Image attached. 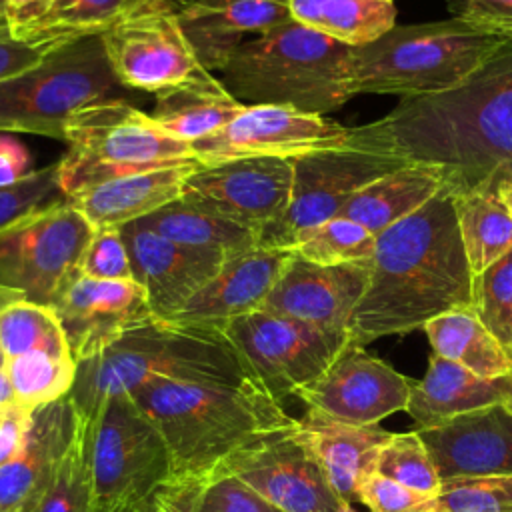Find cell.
<instances>
[{
  "label": "cell",
  "mask_w": 512,
  "mask_h": 512,
  "mask_svg": "<svg viewBox=\"0 0 512 512\" xmlns=\"http://www.w3.org/2000/svg\"><path fill=\"white\" fill-rule=\"evenodd\" d=\"M132 276L146 290L156 318L170 320L228 260L176 244L136 222L120 228Z\"/></svg>",
  "instance_id": "ffe728a7"
},
{
  "label": "cell",
  "mask_w": 512,
  "mask_h": 512,
  "mask_svg": "<svg viewBox=\"0 0 512 512\" xmlns=\"http://www.w3.org/2000/svg\"><path fill=\"white\" fill-rule=\"evenodd\" d=\"M290 14L352 48L374 42L396 26L394 0H290Z\"/></svg>",
  "instance_id": "1f68e13d"
},
{
  "label": "cell",
  "mask_w": 512,
  "mask_h": 512,
  "mask_svg": "<svg viewBox=\"0 0 512 512\" xmlns=\"http://www.w3.org/2000/svg\"><path fill=\"white\" fill-rule=\"evenodd\" d=\"M74 406L68 396L38 408L20 454L0 468V512H36L72 438Z\"/></svg>",
  "instance_id": "cb8c5ba5"
},
{
  "label": "cell",
  "mask_w": 512,
  "mask_h": 512,
  "mask_svg": "<svg viewBox=\"0 0 512 512\" xmlns=\"http://www.w3.org/2000/svg\"><path fill=\"white\" fill-rule=\"evenodd\" d=\"M206 478H170L154 496L148 512H196Z\"/></svg>",
  "instance_id": "c3c4849f"
},
{
  "label": "cell",
  "mask_w": 512,
  "mask_h": 512,
  "mask_svg": "<svg viewBox=\"0 0 512 512\" xmlns=\"http://www.w3.org/2000/svg\"><path fill=\"white\" fill-rule=\"evenodd\" d=\"M162 434L172 478H208L234 452L296 418L256 382L164 380L130 394Z\"/></svg>",
  "instance_id": "3957f363"
},
{
  "label": "cell",
  "mask_w": 512,
  "mask_h": 512,
  "mask_svg": "<svg viewBox=\"0 0 512 512\" xmlns=\"http://www.w3.org/2000/svg\"><path fill=\"white\" fill-rule=\"evenodd\" d=\"M0 350L6 360L26 352L72 356L56 312L26 298L10 302L0 314Z\"/></svg>",
  "instance_id": "e575fe53"
},
{
  "label": "cell",
  "mask_w": 512,
  "mask_h": 512,
  "mask_svg": "<svg viewBox=\"0 0 512 512\" xmlns=\"http://www.w3.org/2000/svg\"><path fill=\"white\" fill-rule=\"evenodd\" d=\"M448 8L456 18L512 40V0H448Z\"/></svg>",
  "instance_id": "7dc6e473"
},
{
  "label": "cell",
  "mask_w": 512,
  "mask_h": 512,
  "mask_svg": "<svg viewBox=\"0 0 512 512\" xmlns=\"http://www.w3.org/2000/svg\"><path fill=\"white\" fill-rule=\"evenodd\" d=\"M58 194H62L58 162L46 168H36L20 182L0 186V232L28 214L56 202Z\"/></svg>",
  "instance_id": "b9f144b4"
},
{
  "label": "cell",
  "mask_w": 512,
  "mask_h": 512,
  "mask_svg": "<svg viewBox=\"0 0 512 512\" xmlns=\"http://www.w3.org/2000/svg\"><path fill=\"white\" fill-rule=\"evenodd\" d=\"M18 404L16 402V394H14V388H12V382H10V376L6 372V366L0 368V412Z\"/></svg>",
  "instance_id": "816d5d0a"
},
{
  "label": "cell",
  "mask_w": 512,
  "mask_h": 512,
  "mask_svg": "<svg viewBox=\"0 0 512 512\" xmlns=\"http://www.w3.org/2000/svg\"><path fill=\"white\" fill-rule=\"evenodd\" d=\"M118 86L102 34L80 36L0 82V132L64 140L68 118L88 104L112 98Z\"/></svg>",
  "instance_id": "ba28073f"
},
{
  "label": "cell",
  "mask_w": 512,
  "mask_h": 512,
  "mask_svg": "<svg viewBox=\"0 0 512 512\" xmlns=\"http://www.w3.org/2000/svg\"><path fill=\"white\" fill-rule=\"evenodd\" d=\"M140 0H40L10 16L16 34L88 36L102 34Z\"/></svg>",
  "instance_id": "836d02e7"
},
{
  "label": "cell",
  "mask_w": 512,
  "mask_h": 512,
  "mask_svg": "<svg viewBox=\"0 0 512 512\" xmlns=\"http://www.w3.org/2000/svg\"><path fill=\"white\" fill-rule=\"evenodd\" d=\"M430 512H512V476H458L442 480Z\"/></svg>",
  "instance_id": "60d3db41"
},
{
  "label": "cell",
  "mask_w": 512,
  "mask_h": 512,
  "mask_svg": "<svg viewBox=\"0 0 512 512\" xmlns=\"http://www.w3.org/2000/svg\"><path fill=\"white\" fill-rule=\"evenodd\" d=\"M34 412L22 404H14L0 412V468L20 454Z\"/></svg>",
  "instance_id": "681fc988"
},
{
  "label": "cell",
  "mask_w": 512,
  "mask_h": 512,
  "mask_svg": "<svg viewBox=\"0 0 512 512\" xmlns=\"http://www.w3.org/2000/svg\"><path fill=\"white\" fill-rule=\"evenodd\" d=\"M20 298H24V296L18 294V292H14V290H10V288L0 286V314H2V310H4L10 302L20 300ZM4 364H6V358H4V354H2V350H0V368H4Z\"/></svg>",
  "instance_id": "f5cc1de1"
},
{
  "label": "cell",
  "mask_w": 512,
  "mask_h": 512,
  "mask_svg": "<svg viewBox=\"0 0 512 512\" xmlns=\"http://www.w3.org/2000/svg\"><path fill=\"white\" fill-rule=\"evenodd\" d=\"M296 422L252 440L222 462L212 476L238 478L282 512H338L342 500L298 436Z\"/></svg>",
  "instance_id": "5bb4252c"
},
{
  "label": "cell",
  "mask_w": 512,
  "mask_h": 512,
  "mask_svg": "<svg viewBox=\"0 0 512 512\" xmlns=\"http://www.w3.org/2000/svg\"><path fill=\"white\" fill-rule=\"evenodd\" d=\"M36 2H40V0H8V14H14V12L22 10V8H28V6H32Z\"/></svg>",
  "instance_id": "9f6ffc18"
},
{
  "label": "cell",
  "mask_w": 512,
  "mask_h": 512,
  "mask_svg": "<svg viewBox=\"0 0 512 512\" xmlns=\"http://www.w3.org/2000/svg\"><path fill=\"white\" fill-rule=\"evenodd\" d=\"M430 498L378 472L368 474L358 490L368 512H430Z\"/></svg>",
  "instance_id": "bcb514c9"
},
{
  "label": "cell",
  "mask_w": 512,
  "mask_h": 512,
  "mask_svg": "<svg viewBox=\"0 0 512 512\" xmlns=\"http://www.w3.org/2000/svg\"><path fill=\"white\" fill-rule=\"evenodd\" d=\"M294 168L288 158H236L198 164L184 182L182 200L226 220L264 230L284 216Z\"/></svg>",
  "instance_id": "2e32d148"
},
{
  "label": "cell",
  "mask_w": 512,
  "mask_h": 512,
  "mask_svg": "<svg viewBox=\"0 0 512 512\" xmlns=\"http://www.w3.org/2000/svg\"><path fill=\"white\" fill-rule=\"evenodd\" d=\"M508 40L462 18L396 24L352 48L350 86L356 94L434 96L462 86Z\"/></svg>",
  "instance_id": "8992f818"
},
{
  "label": "cell",
  "mask_w": 512,
  "mask_h": 512,
  "mask_svg": "<svg viewBox=\"0 0 512 512\" xmlns=\"http://www.w3.org/2000/svg\"><path fill=\"white\" fill-rule=\"evenodd\" d=\"M94 228L64 198L0 232V286L46 304L78 270Z\"/></svg>",
  "instance_id": "7c38bea8"
},
{
  "label": "cell",
  "mask_w": 512,
  "mask_h": 512,
  "mask_svg": "<svg viewBox=\"0 0 512 512\" xmlns=\"http://www.w3.org/2000/svg\"><path fill=\"white\" fill-rule=\"evenodd\" d=\"M200 162L164 166L86 188L66 198L92 228H122L178 200Z\"/></svg>",
  "instance_id": "484cf974"
},
{
  "label": "cell",
  "mask_w": 512,
  "mask_h": 512,
  "mask_svg": "<svg viewBox=\"0 0 512 512\" xmlns=\"http://www.w3.org/2000/svg\"><path fill=\"white\" fill-rule=\"evenodd\" d=\"M416 432L428 446L442 480L512 476V412L504 404H492Z\"/></svg>",
  "instance_id": "7402d4cb"
},
{
  "label": "cell",
  "mask_w": 512,
  "mask_h": 512,
  "mask_svg": "<svg viewBox=\"0 0 512 512\" xmlns=\"http://www.w3.org/2000/svg\"><path fill=\"white\" fill-rule=\"evenodd\" d=\"M250 376L276 400L322 376L350 342L348 332L324 330L264 308L222 328Z\"/></svg>",
  "instance_id": "30bf717a"
},
{
  "label": "cell",
  "mask_w": 512,
  "mask_h": 512,
  "mask_svg": "<svg viewBox=\"0 0 512 512\" xmlns=\"http://www.w3.org/2000/svg\"><path fill=\"white\" fill-rule=\"evenodd\" d=\"M472 280L454 192L444 186L420 210L376 234L368 286L348 322L350 342L366 346L472 306Z\"/></svg>",
  "instance_id": "7a4b0ae2"
},
{
  "label": "cell",
  "mask_w": 512,
  "mask_h": 512,
  "mask_svg": "<svg viewBox=\"0 0 512 512\" xmlns=\"http://www.w3.org/2000/svg\"><path fill=\"white\" fill-rule=\"evenodd\" d=\"M352 46L288 20L244 42L214 74L242 104H282L320 114L354 96Z\"/></svg>",
  "instance_id": "5b68a950"
},
{
  "label": "cell",
  "mask_w": 512,
  "mask_h": 512,
  "mask_svg": "<svg viewBox=\"0 0 512 512\" xmlns=\"http://www.w3.org/2000/svg\"><path fill=\"white\" fill-rule=\"evenodd\" d=\"M492 404H502V378H482L432 352L426 374L412 380L406 412L414 430H426Z\"/></svg>",
  "instance_id": "4316f807"
},
{
  "label": "cell",
  "mask_w": 512,
  "mask_h": 512,
  "mask_svg": "<svg viewBox=\"0 0 512 512\" xmlns=\"http://www.w3.org/2000/svg\"><path fill=\"white\" fill-rule=\"evenodd\" d=\"M346 148L434 164L456 194L496 192L512 180V40L456 90L404 98L350 128Z\"/></svg>",
  "instance_id": "6da1fadb"
},
{
  "label": "cell",
  "mask_w": 512,
  "mask_h": 512,
  "mask_svg": "<svg viewBox=\"0 0 512 512\" xmlns=\"http://www.w3.org/2000/svg\"><path fill=\"white\" fill-rule=\"evenodd\" d=\"M434 354L448 358L482 378H502L512 368V356L486 328L472 306L448 310L422 328Z\"/></svg>",
  "instance_id": "4dcf8cb0"
},
{
  "label": "cell",
  "mask_w": 512,
  "mask_h": 512,
  "mask_svg": "<svg viewBox=\"0 0 512 512\" xmlns=\"http://www.w3.org/2000/svg\"><path fill=\"white\" fill-rule=\"evenodd\" d=\"M454 208L460 240L474 276L512 250V214L498 192H454Z\"/></svg>",
  "instance_id": "d6a6232c"
},
{
  "label": "cell",
  "mask_w": 512,
  "mask_h": 512,
  "mask_svg": "<svg viewBox=\"0 0 512 512\" xmlns=\"http://www.w3.org/2000/svg\"><path fill=\"white\" fill-rule=\"evenodd\" d=\"M502 404L512 412V368L502 376Z\"/></svg>",
  "instance_id": "db71d44e"
},
{
  "label": "cell",
  "mask_w": 512,
  "mask_h": 512,
  "mask_svg": "<svg viewBox=\"0 0 512 512\" xmlns=\"http://www.w3.org/2000/svg\"><path fill=\"white\" fill-rule=\"evenodd\" d=\"M172 478L168 446L132 396H114L94 424L86 512H148Z\"/></svg>",
  "instance_id": "9c48e42d"
},
{
  "label": "cell",
  "mask_w": 512,
  "mask_h": 512,
  "mask_svg": "<svg viewBox=\"0 0 512 512\" xmlns=\"http://www.w3.org/2000/svg\"><path fill=\"white\" fill-rule=\"evenodd\" d=\"M374 246L376 236L368 228L346 216H334L314 228L304 230L294 240L292 250L304 260L324 266H338L370 262Z\"/></svg>",
  "instance_id": "74e56055"
},
{
  "label": "cell",
  "mask_w": 512,
  "mask_h": 512,
  "mask_svg": "<svg viewBox=\"0 0 512 512\" xmlns=\"http://www.w3.org/2000/svg\"><path fill=\"white\" fill-rule=\"evenodd\" d=\"M374 472L426 496H434L442 484L434 458L416 430L392 432L376 456Z\"/></svg>",
  "instance_id": "f35d334b"
},
{
  "label": "cell",
  "mask_w": 512,
  "mask_h": 512,
  "mask_svg": "<svg viewBox=\"0 0 512 512\" xmlns=\"http://www.w3.org/2000/svg\"><path fill=\"white\" fill-rule=\"evenodd\" d=\"M246 104L236 100L216 74L156 96L152 120L182 142H196L224 128Z\"/></svg>",
  "instance_id": "f1b7e54d"
},
{
  "label": "cell",
  "mask_w": 512,
  "mask_h": 512,
  "mask_svg": "<svg viewBox=\"0 0 512 512\" xmlns=\"http://www.w3.org/2000/svg\"><path fill=\"white\" fill-rule=\"evenodd\" d=\"M196 512H282L234 476H210L198 496Z\"/></svg>",
  "instance_id": "f6af8a7d"
},
{
  "label": "cell",
  "mask_w": 512,
  "mask_h": 512,
  "mask_svg": "<svg viewBox=\"0 0 512 512\" xmlns=\"http://www.w3.org/2000/svg\"><path fill=\"white\" fill-rule=\"evenodd\" d=\"M404 164L406 160L396 156L354 148L322 150L294 158L288 210L260 232V246L292 248L304 230L338 216L358 190Z\"/></svg>",
  "instance_id": "4fadbf2b"
},
{
  "label": "cell",
  "mask_w": 512,
  "mask_h": 512,
  "mask_svg": "<svg viewBox=\"0 0 512 512\" xmlns=\"http://www.w3.org/2000/svg\"><path fill=\"white\" fill-rule=\"evenodd\" d=\"M472 308L512 356V250L474 276Z\"/></svg>",
  "instance_id": "ab89813d"
},
{
  "label": "cell",
  "mask_w": 512,
  "mask_h": 512,
  "mask_svg": "<svg viewBox=\"0 0 512 512\" xmlns=\"http://www.w3.org/2000/svg\"><path fill=\"white\" fill-rule=\"evenodd\" d=\"M34 170L28 148L18 138L0 132V186L20 182Z\"/></svg>",
  "instance_id": "f907efd6"
},
{
  "label": "cell",
  "mask_w": 512,
  "mask_h": 512,
  "mask_svg": "<svg viewBox=\"0 0 512 512\" xmlns=\"http://www.w3.org/2000/svg\"><path fill=\"white\" fill-rule=\"evenodd\" d=\"M338 512H356V508H354V504H352V502H346V500H342V502H340V508H338Z\"/></svg>",
  "instance_id": "6f0895ef"
},
{
  "label": "cell",
  "mask_w": 512,
  "mask_h": 512,
  "mask_svg": "<svg viewBox=\"0 0 512 512\" xmlns=\"http://www.w3.org/2000/svg\"><path fill=\"white\" fill-rule=\"evenodd\" d=\"M72 438L36 512H86L90 496V448L94 424L74 412Z\"/></svg>",
  "instance_id": "8d00e7d4"
},
{
  "label": "cell",
  "mask_w": 512,
  "mask_h": 512,
  "mask_svg": "<svg viewBox=\"0 0 512 512\" xmlns=\"http://www.w3.org/2000/svg\"><path fill=\"white\" fill-rule=\"evenodd\" d=\"M164 380L256 382L224 332L152 318L98 356L78 362L68 398L80 418L96 424L110 398L130 396Z\"/></svg>",
  "instance_id": "277c9868"
},
{
  "label": "cell",
  "mask_w": 512,
  "mask_h": 512,
  "mask_svg": "<svg viewBox=\"0 0 512 512\" xmlns=\"http://www.w3.org/2000/svg\"><path fill=\"white\" fill-rule=\"evenodd\" d=\"M294 254L292 248L256 246L230 256L170 322L222 332L230 320L264 306Z\"/></svg>",
  "instance_id": "44dd1931"
},
{
  "label": "cell",
  "mask_w": 512,
  "mask_h": 512,
  "mask_svg": "<svg viewBox=\"0 0 512 512\" xmlns=\"http://www.w3.org/2000/svg\"><path fill=\"white\" fill-rule=\"evenodd\" d=\"M50 308L62 324L76 364L156 318L146 290L136 280H94L78 270L56 292Z\"/></svg>",
  "instance_id": "ac0fdd59"
},
{
  "label": "cell",
  "mask_w": 512,
  "mask_h": 512,
  "mask_svg": "<svg viewBox=\"0 0 512 512\" xmlns=\"http://www.w3.org/2000/svg\"><path fill=\"white\" fill-rule=\"evenodd\" d=\"M296 432L320 462L340 500L352 504L358 502L360 484L374 472L380 448L392 436L378 424H344L312 408L298 418Z\"/></svg>",
  "instance_id": "d4e9b609"
},
{
  "label": "cell",
  "mask_w": 512,
  "mask_h": 512,
  "mask_svg": "<svg viewBox=\"0 0 512 512\" xmlns=\"http://www.w3.org/2000/svg\"><path fill=\"white\" fill-rule=\"evenodd\" d=\"M350 128L282 104H248L214 134L190 144L196 162L218 164L236 158H300L346 148Z\"/></svg>",
  "instance_id": "9a60e30c"
},
{
  "label": "cell",
  "mask_w": 512,
  "mask_h": 512,
  "mask_svg": "<svg viewBox=\"0 0 512 512\" xmlns=\"http://www.w3.org/2000/svg\"><path fill=\"white\" fill-rule=\"evenodd\" d=\"M76 36H32L16 34L10 16H0V82L36 66Z\"/></svg>",
  "instance_id": "7bdbcfd3"
},
{
  "label": "cell",
  "mask_w": 512,
  "mask_h": 512,
  "mask_svg": "<svg viewBox=\"0 0 512 512\" xmlns=\"http://www.w3.org/2000/svg\"><path fill=\"white\" fill-rule=\"evenodd\" d=\"M8 14V0H0V16Z\"/></svg>",
  "instance_id": "680465c9"
},
{
  "label": "cell",
  "mask_w": 512,
  "mask_h": 512,
  "mask_svg": "<svg viewBox=\"0 0 512 512\" xmlns=\"http://www.w3.org/2000/svg\"><path fill=\"white\" fill-rule=\"evenodd\" d=\"M78 272L94 280H134L120 228H94L80 256Z\"/></svg>",
  "instance_id": "ee69618b"
},
{
  "label": "cell",
  "mask_w": 512,
  "mask_h": 512,
  "mask_svg": "<svg viewBox=\"0 0 512 512\" xmlns=\"http://www.w3.org/2000/svg\"><path fill=\"white\" fill-rule=\"evenodd\" d=\"M176 18L208 72H216L244 42L288 20L290 0H178Z\"/></svg>",
  "instance_id": "603a6c76"
},
{
  "label": "cell",
  "mask_w": 512,
  "mask_h": 512,
  "mask_svg": "<svg viewBox=\"0 0 512 512\" xmlns=\"http://www.w3.org/2000/svg\"><path fill=\"white\" fill-rule=\"evenodd\" d=\"M368 278L370 262L324 266L294 254L262 308L324 330L348 332Z\"/></svg>",
  "instance_id": "d6986e66"
},
{
  "label": "cell",
  "mask_w": 512,
  "mask_h": 512,
  "mask_svg": "<svg viewBox=\"0 0 512 512\" xmlns=\"http://www.w3.org/2000/svg\"><path fill=\"white\" fill-rule=\"evenodd\" d=\"M136 224L154 230L176 244L222 258L260 246V230L190 206L182 198L136 220Z\"/></svg>",
  "instance_id": "f546056e"
},
{
  "label": "cell",
  "mask_w": 512,
  "mask_h": 512,
  "mask_svg": "<svg viewBox=\"0 0 512 512\" xmlns=\"http://www.w3.org/2000/svg\"><path fill=\"white\" fill-rule=\"evenodd\" d=\"M60 188L70 198L122 176L196 162L188 142L166 134L150 114L120 98L76 110L64 128Z\"/></svg>",
  "instance_id": "52a82bcc"
},
{
  "label": "cell",
  "mask_w": 512,
  "mask_h": 512,
  "mask_svg": "<svg viewBox=\"0 0 512 512\" xmlns=\"http://www.w3.org/2000/svg\"><path fill=\"white\" fill-rule=\"evenodd\" d=\"M120 86L166 94L210 76L196 58L170 0H140L102 32Z\"/></svg>",
  "instance_id": "8fae6325"
},
{
  "label": "cell",
  "mask_w": 512,
  "mask_h": 512,
  "mask_svg": "<svg viewBox=\"0 0 512 512\" xmlns=\"http://www.w3.org/2000/svg\"><path fill=\"white\" fill-rule=\"evenodd\" d=\"M446 186L434 164L406 162L358 190L338 216H346L374 236L428 204Z\"/></svg>",
  "instance_id": "83f0119b"
},
{
  "label": "cell",
  "mask_w": 512,
  "mask_h": 512,
  "mask_svg": "<svg viewBox=\"0 0 512 512\" xmlns=\"http://www.w3.org/2000/svg\"><path fill=\"white\" fill-rule=\"evenodd\" d=\"M496 192H498V196L502 198V202L508 206V210H510V214H512V180L502 182Z\"/></svg>",
  "instance_id": "11a10c76"
},
{
  "label": "cell",
  "mask_w": 512,
  "mask_h": 512,
  "mask_svg": "<svg viewBox=\"0 0 512 512\" xmlns=\"http://www.w3.org/2000/svg\"><path fill=\"white\" fill-rule=\"evenodd\" d=\"M16 402L28 410H38L70 394L78 364L72 356H54L48 352H26L6 360Z\"/></svg>",
  "instance_id": "d590c367"
},
{
  "label": "cell",
  "mask_w": 512,
  "mask_h": 512,
  "mask_svg": "<svg viewBox=\"0 0 512 512\" xmlns=\"http://www.w3.org/2000/svg\"><path fill=\"white\" fill-rule=\"evenodd\" d=\"M412 380L366 346L348 342L330 368L296 396L320 414L354 426H372L408 406Z\"/></svg>",
  "instance_id": "e0dca14e"
}]
</instances>
